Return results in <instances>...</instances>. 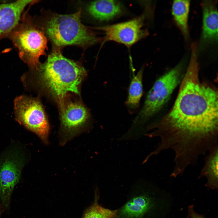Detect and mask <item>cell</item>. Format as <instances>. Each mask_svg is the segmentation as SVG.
<instances>
[{"mask_svg": "<svg viewBox=\"0 0 218 218\" xmlns=\"http://www.w3.org/2000/svg\"><path fill=\"white\" fill-rule=\"evenodd\" d=\"M197 55L191 54L189 65L175 102L159 121L149 126L148 134L158 137L161 152L171 149L178 160H191L218 145V91L201 82Z\"/></svg>", "mask_w": 218, "mask_h": 218, "instance_id": "1", "label": "cell"}, {"mask_svg": "<svg viewBox=\"0 0 218 218\" xmlns=\"http://www.w3.org/2000/svg\"><path fill=\"white\" fill-rule=\"evenodd\" d=\"M41 87L60 102L69 92L79 94V87L86 74L79 64L53 51L36 69Z\"/></svg>", "mask_w": 218, "mask_h": 218, "instance_id": "2", "label": "cell"}, {"mask_svg": "<svg viewBox=\"0 0 218 218\" xmlns=\"http://www.w3.org/2000/svg\"><path fill=\"white\" fill-rule=\"evenodd\" d=\"M80 9L74 13L56 15L51 17L45 25L47 35L58 47L76 45L85 47L97 43L100 39L81 20Z\"/></svg>", "mask_w": 218, "mask_h": 218, "instance_id": "3", "label": "cell"}, {"mask_svg": "<svg viewBox=\"0 0 218 218\" xmlns=\"http://www.w3.org/2000/svg\"><path fill=\"white\" fill-rule=\"evenodd\" d=\"M10 35L20 58L29 67L36 69L40 64L39 58L44 55L47 47L45 34L31 22L24 20Z\"/></svg>", "mask_w": 218, "mask_h": 218, "instance_id": "4", "label": "cell"}, {"mask_svg": "<svg viewBox=\"0 0 218 218\" xmlns=\"http://www.w3.org/2000/svg\"><path fill=\"white\" fill-rule=\"evenodd\" d=\"M180 64L158 78L147 94L138 119L144 121L159 111L167 102L181 80Z\"/></svg>", "mask_w": 218, "mask_h": 218, "instance_id": "5", "label": "cell"}, {"mask_svg": "<svg viewBox=\"0 0 218 218\" xmlns=\"http://www.w3.org/2000/svg\"><path fill=\"white\" fill-rule=\"evenodd\" d=\"M17 121L37 134L44 143H48L49 125L43 107L38 99L21 96L15 101Z\"/></svg>", "mask_w": 218, "mask_h": 218, "instance_id": "6", "label": "cell"}, {"mask_svg": "<svg viewBox=\"0 0 218 218\" xmlns=\"http://www.w3.org/2000/svg\"><path fill=\"white\" fill-rule=\"evenodd\" d=\"M156 202L147 185L139 181L131 188L124 204L117 209V218H149Z\"/></svg>", "mask_w": 218, "mask_h": 218, "instance_id": "7", "label": "cell"}, {"mask_svg": "<svg viewBox=\"0 0 218 218\" xmlns=\"http://www.w3.org/2000/svg\"><path fill=\"white\" fill-rule=\"evenodd\" d=\"M61 144H64L78 135L87 124L89 117L86 108L80 102H60Z\"/></svg>", "mask_w": 218, "mask_h": 218, "instance_id": "8", "label": "cell"}, {"mask_svg": "<svg viewBox=\"0 0 218 218\" xmlns=\"http://www.w3.org/2000/svg\"><path fill=\"white\" fill-rule=\"evenodd\" d=\"M145 14L130 20L97 28L104 32L103 42L114 41L129 47L147 36L148 31L143 28Z\"/></svg>", "mask_w": 218, "mask_h": 218, "instance_id": "9", "label": "cell"}, {"mask_svg": "<svg viewBox=\"0 0 218 218\" xmlns=\"http://www.w3.org/2000/svg\"><path fill=\"white\" fill-rule=\"evenodd\" d=\"M22 157L17 152H9L0 161V197L6 209L9 207L14 188L20 180Z\"/></svg>", "mask_w": 218, "mask_h": 218, "instance_id": "10", "label": "cell"}, {"mask_svg": "<svg viewBox=\"0 0 218 218\" xmlns=\"http://www.w3.org/2000/svg\"><path fill=\"white\" fill-rule=\"evenodd\" d=\"M34 0H18L0 4V39L10 34L18 26L22 12Z\"/></svg>", "mask_w": 218, "mask_h": 218, "instance_id": "11", "label": "cell"}, {"mask_svg": "<svg viewBox=\"0 0 218 218\" xmlns=\"http://www.w3.org/2000/svg\"><path fill=\"white\" fill-rule=\"evenodd\" d=\"M216 3L213 1H203V29L200 47L203 48L217 42L218 11Z\"/></svg>", "mask_w": 218, "mask_h": 218, "instance_id": "12", "label": "cell"}, {"mask_svg": "<svg viewBox=\"0 0 218 218\" xmlns=\"http://www.w3.org/2000/svg\"><path fill=\"white\" fill-rule=\"evenodd\" d=\"M123 7L116 0H98L88 5L87 11L94 18L100 21H107L120 14Z\"/></svg>", "mask_w": 218, "mask_h": 218, "instance_id": "13", "label": "cell"}, {"mask_svg": "<svg viewBox=\"0 0 218 218\" xmlns=\"http://www.w3.org/2000/svg\"><path fill=\"white\" fill-rule=\"evenodd\" d=\"M218 147L217 146L209 152L205 159L203 167L199 177H206L205 186L213 190L218 187Z\"/></svg>", "mask_w": 218, "mask_h": 218, "instance_id": "14", "label": "cell"}, {"mask_svg": "<svg viewBox=\"0 0 218 218\" xmlns=\"http://www.w3.org/2000/svg\"><path fill=\"white\" fill-rule=\"evenodd\" d=\"M190 3L189 0H174L172 8L174 20L185 39L187 40L189 37L188 22Z\"/></svg>", "mask_w": 218, "mask_h": 218, "instance_id": "15", "label": "cell"}, {"mask_svg": "<svg viewBox=\"0 0 218 218\" xmlns=\"http://www.w3.org/2000/svg\"><path fill=\"white\" fill-rule=\"evenodd\" d=\"M143 70V68L140 69L132 79L129 85L126 104L130 109H135L137 107L142 95Z\"/></svg>", "mask_w": 218, "mask_h": 218, "instance_id": "16", "label": "cell"}, {"mask_svg": "<svg viewBox=\"0 0 218 218\" xmlns=\"http://www.w3.org/2000/svg\"><path fill=\"white\" fill-rule=\"evenodd\" d=\"M96 194L94 202L86 210L83 218H117V210H111L100 205L97 192Z\"/></svg>", "mask_w": 218, "mask_h": 218, "instance_id": "17", "label": "cell"}, {"mask_svg": "<svg viewBox=\"0 0 218 218\" xmlns=\"http://www.w3.org/2000/svg\"><path fill=\"white\" fill-rule=\"evenodd\" d=\"M188 209V216L190 218H205L204 215L199 214L195 211L193 205L189 206Z\"/></svg>", "mask_w": 218, "mask_h": 218, "instance_id": "18", "label": "cell"}, {"mask_svg": "<svg viewBox=\"0 0 218 218\" xmlns=\"http://www.w3.org/2000/svg\"><path fill=\"white\" fill-rule=\"evenodd\" d=\"M2 211L3 209L2 208V206H0V217L2 213Z\"/></svg>", "mask_w": 218, "mask_h": 218, "instance_id": "19", "label": "cell"}]
</instances>
